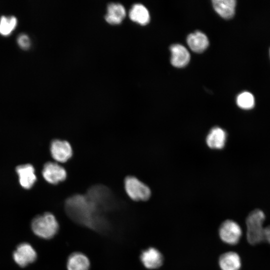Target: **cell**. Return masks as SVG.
<instances>
[{"instance_id": "cell-1", "label": "cell", "mask_w": 270, "mask_h": 270, "mask_svg": "<svg viewBox=\"0 0 270 270\" xmlns=\"http://www.w3.org/2000/svg\"><path fill=\"white\" fill-rule=\"evenodd\" d=\"M66 211L76 222L95 230H102L106 222L100 214V211L86 196L74 195L65 202Z\"/></svg>"}, {"instance_id": "cell-2", "label": "cell", "mask_w": 270, "mask_h": 270, "mask_svg": "<svg viewBox=\"0 0 270 270\" xmlns=\"http://www.w3.org/2000/svg\"><path fill=\"white\" fill-rule=\"evenodd\" d=\"M31 228L36 236L42 238L50 239L58 232L59 225L54 215L46 212L33 218Z\"/></svg>"}, {"instance_id": "cell-3", "label": "cell", "mask_w": 270, "mask_h": 270, "mask_svg": "<svg viewBox=\"0 0 270 270\" xmlns=\"http://www.w3.org/2000/svg\"><path fill=\"white\" fill-rule=\"evenodd\" d=\"M264 220L265 214L260 209L254 210L248 214L246 219V238L250 244H256L264 240Z\"/></svg>"}, {"instance_id": "cell-4", "label": "cell", "mask_w": 270, "mask_h": 270, "mask_svg": "<svg viewBox=\"0 0 270 270\" xmlns=\"http://www.w3.org/2000/svg\"><path fill=\"white\" fill-rule=\"evenodd\" d=\"M124 188L128 196L135 201H145L150 196V188L134 176H128L126 178Z\"/></svg>"}, {"instance_id": "cell-5", "label": "cell", "mask_w": 270, "mask_h": 270, "mask_svg": "<svg viewBox=\"0 0 270 270\" xmlns=\"http://www.w3.org/2000/svg\"><path fill=\"white\" fill-rule=\"evenodd\" d=\"M86 196L101 212L111 208L112 203V194L104 186H96L88 190Z\"/></svg>"}, {"instance_id": "cell-6", "label": "cell", "mask_w": 270, "mask_h": 270, "mask_svg": "<svg viewBox=\"0 0 270 270\" xmlns=\"http://www.w3.org/2000/svg\"><path fill=\"white\" fill-rule=\"evenodd\" d=\"M218 234L220 239L224 242L234 245L239 242L242 236V230L236 222L227 220L220 224Z\"/></svg>"}, {"instance_id": "cell-7", "label": "cell", "mask_w": 270, "mask_h": 270, "mask_svg": "<svg viewBox=\"0 0 270 270\" xmlns=\"http://www.w3.org/2000/svg\"><path fill=\"white\" fill-rule=\"evenodd\" d=\"M12 256L14 262L21 267H24L33 262L37 257L34 249L30 244L26 242L18 245Z\"/></svg>"}, {"instance_id": "cell-8", "label": "cell", "mask_w": 270, "mask_h": 270, "mask_svg": "<svg viewBox=\"0 0 270 270\" xmlns=\"http://www.w3.org/2000/svg\"><path fill=\"white\" fill-rule=\"evenodd\" d=\"M42 174L46 180L52 184H58L66 178L65 169L56 162H48L46 164Z\"/></svg>"}, {"instance_id": "cell-9", "label": "cell", "mask_w": 270, "mask_h": 270, "mask_svg": "<svg viewBox=\"0 0 270 270\" xmlns=\"http://www.w3.org/2000/svg\"><path fill=\"white\" fill-rule=\"evenodd\" d=\"M52 157L57 162H64L72 156V150L70 143L66 140H53L50 147Z\"/></svg>"}, {"instance_id": "cell-10", "label": "cell", "mask_w": 270, "mask_h": 270, "mask_svg": "<svg viewBox=\"0 0 270 270\" xmlns=\"http://www.w3.org/2000/svg\"><path fill=\"white\" fill-rule=\"evenodd\" d=\"M140 260L146 268L152 270L158 268L162 265L164 257L158 249L150 247L142 252Z\"/></svg>"}, {"instance_id": "cell-11", "label": "cell", "mask_w": 270, "mask_h": 270, "mask_svg": "<svg viewBox=\"0 0 270 270\" xmlns=\"http://www.w3.org/2000/svg\"><path fill=\"white\" fill-rule=\"evenodd\" d=\"M172 53L171 63L177 68L186 66L190 60V54L186 48L180 44H174L170 47Z\"/></svg>"}, {"instance_id": "cell-12", "label": "cell", "mask_w": 270, "mask_h": 270, "mask_svg": "<svg viewBox=\"0 0 270 270\" xmlns=\"http://www.w3.org/2000/svg\"><path fill=\"white\" fill-rule=\"evenodd\" d=\"M20 185L25 188H30L36 180L33 166L30 164H23L16 168Z\"/></svg>"}, {"instance_id": "cell-13", "label": "cell", "mask_w": 270, "mask_h": 270, "mask_svg": "<svg viewBox=\"0 0 270 270\" xmlns=\"http://www.w3.org/2000/svg\"><path fill=\"white\" fill-rule=\"evenodd\" d=\"M218 264L222 270H240L241 259L236 252H228L220 256Z\"/></svg>"}, {"instance_id": "cell-14", "label": "cell", "mask_w": 270, "mask_h": 270, "mask_svg": "<svg viewBox=\"0 0 270 270\" xmlns=\"http://www.w3.org/2000/svg\"><path fill=\"white\" fill-rule=\"evenodd\" d=\"M90 262L83 253L74 252L69 256L66 262L68 270H88Z\"/></svg>"}, {"instance_id": "cell-15", "label": "cell", "mask_w": 270, "mask_h": 270, "mask_svg": "<svg viewBox=\"0 0 270 270\" xmlns=\"http://www.w3.org/2000/svg\"><path fill=\"white\" fill-rule=\"evenodd\" d=\"M226 138V133L223 129L220 127H214L207 136L206 144L211 148L221 149L224 146Z\"/></svg>"}, {"instance_id": "cell-16", "label": "cell", "mask_w": 270, "mask_h": 270, "mask_svg": "<svg viewBox=\"0 0 270 270\" xmlns=\"http://www.w3.org/2000/svg\"><path fill=\"white\" fill-rule=\"evenodd\" d=\"M187 42L190 49L196 52H204L208 46V40L204 33L196 31L187 38Z\"/></svg>"}, {"instance_id": "cell-17", "label": "cell", "mask_w": 270, "mask_h": 270, "mask_svg": "<svg viewBox=\"0 0 270 270\" xmlns=\"http://www.w3.org/2000/svg\"><path fill=\"white\" fill-rule=\"evenodd\" d=\"M212 5L216 12L223 18H232L235 12L236 1L234 0H214Z\"/></svg>"}, {"instance_id": "cell-18", "label": "cell", "mask_w": 270, "mask_h": 270, "mask_svg": "<svg viewBox=\"0 0 270 270\" xmlns=\"http://www.w3.org/2000/svg\"><path fill=\"white\" fill-rule=\"evenodd\" d=\"M126 15L125 8L122 4L112 3L108 6L105 19L110 24H117L122 22Z\"/></svg>"}, {"instance_id": "cell-19", "label": "cell", "mask_w": 270, "mask_h": 270, "mask_svg": "<svg viewBox=\"0 0 270 270\" xmlns=\"http://www.w3.org/2000/svg\"><path fill=\"white\" fill-rule=\"evenodd\" d=\"M130 20L142 24L146 25L148 23L150 19V14L147 8L142 4H134L129 12Z\"/></svg>"}, {"instance_id": "cell-20", "label": "cell", "mask_w": 270, "mask_h": 270, "mask_svg": "<svg viewBox=\"0 0 270 270\" xmlns=\"http://www.w3.org/2000/svg\"><path fill=\"white\" fill-rule=\"evenodd\" d=\"M16 24L17 19L14 16H2L0 18V34L5 36L10 34Z\"/></svg>"}, {"instance_id": "cell-21", "label": "cell", "mask_w": 270, "mask_h": 270, "mask_svg": "<svg viewBox=\"0 0 270 270\" xmlns=\"http://www.w3.org/2000/svg\"><path fill=\"white\" fill-rule=\"evenodd\" d=\"M254 98L253 95L247 92L240 94L236 98V104L241 108L250 110L254 106Z\"/></svg>"}, {"instance_id": "cell-22", "label": "cell", "mask_w": 270, "mask_h": 270, "mask_svg": "<svg viewBox=\"0 0 270 270\" xmlns=\"http://www.w3.org/2000/svg\"><path fill=\"white\" fill-rule=\"evenodd\" d=\"M17 42L20 47L24 49L28 48L30 45V39L25 34H21L18 36Z\"/></svg>"}, {"instance_id": "cell-23", "label": "cell", "mask_w": 270, "mask_h": 270, "mask_svg": "<svg viewBox=\"0 0 270 270\" xmlns=\"http://www.w3.org/2000/svg\"><path fill=\"white\" fill-rule=\"evenodd\" d=\"M264 239L270 244V226L264 228Z\"/></svg>"}]
</instances>
